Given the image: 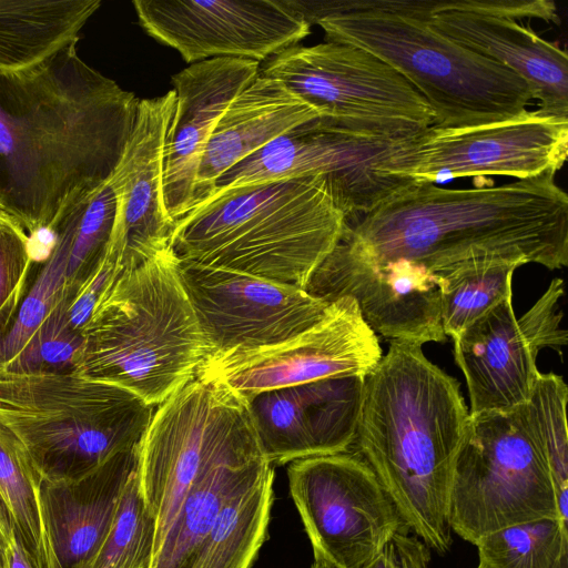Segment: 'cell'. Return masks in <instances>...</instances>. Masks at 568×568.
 Wrapping results in <instances>:
<instances>
[{
    "label": "cell",
    "instance_id": "6da1fadb",
    "mask_svg": "<svg viewBox=\"0 0 568 568\" xmlns=\"http://www.w3.org/2000/svg\"><path fill=\"white\" fill-rule=\"evenodd\" d=\"M77 43L0 72V210L29 235L110 178L136 116L140 99L84 62Z\"/></svg>",
    "mask_w": 568,
    "mask_h": 568
},
{
    "label": "cell",
    "instance_id": "7a4b0ae2",
    "mask_svg": "<svg viewBox=\"0 0 568 568\" xmlns=\"http://www.w3.org/2000/svg\"><path fill=\"white\" fill-rule=\"evenodd\" d=\"M347 236L372 260H405L434 275L485 262L568 264V196L555 174L476 189L408 182Z\"/></svg>",
    "mask_w": 568,
    "mask_h": 568
},
{
    "label": "cell",
    "instance_id": "3957f363",
    "mask_svg": "<svg viewBox=\"0 0 568 568\" xmlns=\"http://www.w3.org/2000/svg\"><path fill=\"white\" fill-rule=\"evenodd\" d=\"M469 423L459 383L422 345L390 341L365 376L354 443L403 521L430 549L449 551L448 498Z\"/></svg>",
    "mask_w": 568,
    "mask_h": 568
},
{
    "label": "cell",
    "instance_id": "277c9868",
    "mask_svg": "<svg viewBox=\"0 0 568 568\" xmlns=\"http://www.w3.org/2000/svg\"><path fill=\"white\" fill-rule=\"evenodd\" d=\"M348 222L321 175L237 187L174 221L179 260L305 290Z\"/></svg>",
    "mask_w": 568,
    "mask_h": 568
},
{
    "label": "cell",
    "instance_id": "5b68a950",
    "mask_svg": "<svg viewBox=\"0 0 568 568\" xmlns=\"http://www.w3.org/2000/svg\"><path fill=\"white\" fill-rule=\"evenodd\" d=\"M436 1L316 0L313 12L329 42L363 49L388 64L425 99L433 126L462 129L511 120L532 99L504 65L437 32Z\"/></svg>",
    "mask_w": 568,
    "mask_h": 568
},
{
    "label": "cell",
    "instance_id": "8992f818",
    "mask_svg": "<svg viewBox=\"0 0 568 568\" xmlns=\"http://www.w3.org/2000/svg\"><path fill=\"white\" fill-rule=\"evenodd\" d=\"M74 372L159 406L195 378L206 347L168 245L116 273L81 329Z\"/></svg>",
    "mask_w": 568,
    "mask_h": 568
},
{
    "label": "cell",
    "instance_id": "52a82bcc",
    "mask_svg": "<svg viewBox=\"0 0 568 568\" xmlns=\"http://www.w3.org/2000/svg\"><path fill=\"white\" fill-rule=\"evenodd\" d=\"M153 413L134 393L75 373L0 371V423L45 481L80 479L139 446Z\"/></svg>",
    "mask_w": 568,
    "mask_h": 568
},
{
    "label": "cell",
    "instance_id": "ba28073f",
    "mask_svg": "<svg viewBox=\"0 0 568 568\" xmlns=\"http://www.w3.org/2000/svg\"><path fill=\"white\" fill-rule=\"evenodd\" d=\"M541 518L560 517L546 448L527 403L469 414L449 489L452 531L476 545L488 534Z\"/></svg>",
    "mask_w": 568,
    "mask_h": 568
},
{
    "label": "cell",
    "instance_id": "9c48e42d",
    "mask_svg": "<svg viewBox=\"0 0 568 568\" xmlns=\"http://www.w3.org/2000/svg\"><path fill=\"white\" fill-rule=\"evenodd\" d=\"M282 81L318 118L304 125L385 143H398L433 126L434 114L420 93L369 52L323 42L293 45L260 70Z\"/></svg>",
    "mask_w": 568,
    "mask_h": 568
},
{
    "label": "cell",
    "instance_id": "30bf717a",
    "mask_svg": "<svg viewBox=\"0 0 568 568\" xmlns=\"http://www.w3.org/2000/svg\"><path fill=\"white\" fill-rule=\"evenodd\" d=\"M237 455L264 456L247 403L226 386L195 377L158 406L139 446L141 491L156 523L154 556L196 476Z\"/></svg>",
    "mask_w": 568,
    "mask_h": 568
},
{
    "label": "cell",
    "instance_id": "8fae6325",
    "mask_svg": "<svg viewBox=\"0 0 568 568\" xmlns=\"http://www.w3.org/2000/svg\"><path fill=\"white\" fill-rule=\"evenodd\" d=\"M287 476L317 568H367L394 534L408 528L358 453L294 460Z\"/></svg>",
    "mask_w": 568,
    "mask_h": 568
},
{
    "label": "cell",
    "instance_id": "7c38bea8",
    "mask_svg": "<svg viewBox=\"0 0 568 568\" xmlns=\"http://www.w3.org/2000/svg\"><path fill=\"white\" fill-rule=\"evenodd\" d=\"M568 120L526 111L518 118L462 129L430 126L395 144L381 171L413 182L556 174L567 159Z\"/></svg>",
    "mask_w": 568,
    "mask_h": 568
},
{
    "label": "cell",
    "instance_id": "4fadbf2b",
    "mask_svg": "<svg viewBox=\"0 0 568 568\" xmlns=\"http://www.w3.org/2000/svg\"><path fill=\"white\" fill-rule=\"evenodd\" d=\"M383 353L354 298L332 302L325 316L270 346L205 358L195 377L226 386L247 402L255 395L324 378L371 373Z\"/></svg>",
    "mask_w": 568,
    "mask_h": 568
},
{
    "label": "cell",
    "instance_id": "5bb4252c",
    "mask_svg": "<svg viewBox=\"0 0 568 568\" xmlns=\"http://www.w3.org/2000/svg\"><path fill=\"white\" fill-rule=\"evenodd\" d=\"M562 296L564 281L556 277L519 318L511 295L453 339L468 388L469 414L505 412L529 399L539 374V351L559 352L567 344V331L560 326Z\"/></svg>",
    "mask_w": 568,
    "mask_h": 568
},
{
    "label": "cell",
    "instance_id": "9a60e30c",
    "mask_svg": "<svg viewBox=\"0 0 568 568\" xmlns=\"http://www.w3.org/2000/svg\"><path fill=\"white\" fill-rule=\"evenodd\" d=\"M206 357L270 346L318 323L331 303L305 290L179 260Z\"/></svg>",
    "mask_w": 568,
    "mask_h": 568
},
{
    "label": "cell",
    "instance_id": "2e32d148",
    "mask_svg": "<svg viewBox=\"0 0 568 568\" xmlns=\"http://www.w3.org/2000/svg\"><path fill=\"white\" fill-rule=\"evenodd\" d=\"M140 26L190 64L214 58L268 60L311 26L283 0H135Z\"/></svg>",
    "mask_w": 568,
    "mask_h": 568
},
{
    "label": "cell",
    "instance_id": "e0dca14e",
    "mask_svg": "<svg viewBox=\"0 0 568 568\" xmlns=\"http://www.w3.org/2000/svg\"><path fill=\"white\" fill-rule=\"evenodd\" d=\"M521 18L559 22L547 0L436 1L427 17L440 34L519 75L539 113L568 120L567 53L518 23Z\"/></svg>",
    "mask_w": 568,
    "mask_h": 568
},
{
    "label": "cell",
    "instance_id": "ac0fdd59",
    "mask_svg": "<svg viewBox=\"0 0 568 568\" xmlns=\"http://www.w3.org/2000/svg\"><path fill=\"white\" fill-rule=\"evenodd\" d=\"M395 144L303 125L234 165L201 202L237 187L321 175L348 220L354 214L367 213L409 182L381 171Z\"/></svg>",
    "mask_w": 568,
    "mask_h": 568
},
{
    "label": "cell",
    "instance_id": "d6986e66",
    "mask_svg": "<svg viewBox=\"0 0 568 568\" xmlns=\"http://www.w3.org/2000/svg\"><path fill=\"white\" fill-rule=\"evenodd\" d=\"M305 291L327 303L354 298L366 324L390 341L423 345L447 338L438 276L405 260L374 261L346 232L314 271Z\"/></svg>",
    "mask_w": 568,
    "mask_h": 568
},
{
    "label": "cell",
    "instance_id": "ffe728a7",
    "mask_svg": "<svg viewBox=\"0 0 568 568\" xmlns=\"http://www.w3.org/2000/svg\"><path fill=\"white\" fill-rule=\"evenodd\" d=\"M175 91L140 99L133 128L108 179L115 219L108 251L122 270L132 268L169 245L174 221L164 200V150Z\"/></svg>",
    "mask_w": 568,
    "mask_h": 568
},
{
    "label": "cell",
    "instance_id": "44dd1931",
    "mask_svg": "<svg viewBox=\"0 0 568 568\" xmlns=\"http://www.w3.org/2000/svg\"><path fill=\"white\" fill-rule=\"evenodd\" d=\"M365 376L324 378L260 393L246 403L265 459L294 460L349 452Z\"/></svg>",
    "mask_w": 568,
    "mask_h": 568
},
{
    "label": "cell",
    "instance_id": "7402d4cb",
    "mask_svg": "<svg viewBox=\"0 0 568 568\" xmlns=\"http://www.w3.org/2000/svg\"><path fill=\"white\" fill-rule=\"evenodd\" d=\"M260 74V62L214 58L172 77L175 104L164 150V200L175 221L194 201L199 168L221 116Z\"/></svg>",
    "mask_w": 568,
    "mask_h": 568
},
{
    "label": "cell",
    "instance_id": "603a6c76",
    "mask_svg": "<svg viewBox=\"0 0 568 568\" xmlns=\"http://www.w3.org/2000/svg\"><path fill=\"white\" fill-rule=\"evenodd\" d=\"M139 446L114 455L80 479L42 480L41 511L55 568H88L91 564L109 532L122 489L139 464Z\"/></svg>",
    "mask_w": 568,
    "mask_h": 568
},
{
    "label": "cell",
    "instance_id": "cb8c5ba5",
    "mask_svg": "<svg viewBox=\"0 0 568 568\" xmlns=\"http://www.w3.org/2000/svg\"><path fill=\"white\" fill-rule=\"evenodd\" d=\"M317 118L318 113L282 81L260 72L230 103L210 138L191 207L209 196L216 181L234 165Z\"/></svg>",
    "mask_w": 568,
    "mask_h": 568
},
{
    "label": "cell",
    "instance_id": "d4e9b609",
    "mask_svg": "<svg viewBox=\"0 0 568 568\" xmlns=\"http://www.w3.org/2000/svg\"><path fill=\"white\" fill-rule=\"evenodd\" d=\"M272 467L262 455H237L206 465L190 486L151 568H187L224 506Z\"/></svg>",
    "mask_w": 568,
    "mask_h": 568
},
{
    "label": "cell",
    "instance_id": "484cf974",
    "mask_svg": "<svg viewBox=\"0 0 568 568\" xmlns=\"http://www.w3.org/2000/svg\"><path fill=\"white\" fill-rule=\"evenodd\" d=\"M100 0H0V72L32 69L65 47Z\"/></svg>",
    "mask_w": 568,
    "mask_h": 568
},
{
    "label": "cell",
    "instance_id": "4316f807",
    "mask_svg": "<svg viewBox=\"0 0 568 568\" xmlns=\"http://www.w3.org/2000/svg\"><path fill=\"white\" fill-rule=\"evenodd\" d=\"M274 467L233 497L195 550L187 568H251L267 535Z\"/></svg>",
    "mask_w": 568,
    "mask_h": 568
},
{
    "label": "cell",
    "instance_id": "83f0119b",
    "mask_svg": "<svg viewBox=\"0 0 568 568\" xmlns=\"http://www.w3.org/2000/svg\"><path fill=\"white\" fill-rule=\"evenodd\" d=\"M42 479L17 437L0 423V504L37 568H55L40 504Z\"/></svg>",
    "mask_w": 568,
    "mask_h": 568
},
{
    "label": "cell",
    "instance_id": "f1b7e54d",
    "mask_svg": "<svg viewBox=\"0 0 568 568\" xmlns=\"http://www.w3.org/2000/svg\"><path fill=\"white\" fill-rule=\"evenodd\" d=\"M519 265L485 261L437 275L444 334L457 337L465 328L513 295L511 281Z\"/></svg>",
    "mask_w": 568,
    "mask_h": 568
},
{
    "label": "cell",
    "instance_id": "f546056e",
    "mask_svg": "<svg viewBox=\"0 0 568 568\" xmlns=\"http://www.w3.org/2000/svg\"><path fill=\"white\" fill-rule=\"evenodd\" d=\"M54 243L27 295L14 321L0 342V368L16 358L36 331L63 297L73 220L68 206L49 227Z\"/></svg>",
    "mask_w": 568,
    "mask_h": 568
},
{
    "label": "cell",
    "instance_id": "4dcf8cb0",
    "mask_svg": "<svg viewBox=\"0 0 568 568\" xmlns=\"http://www.w3.org/2000/svg\"><path fill=\"white\" fill-rule=\"evenodd\" d=\"M486 568H560L568 561L567 523L541 518L488 534L475 545Z\"/></svg>",
    "mask_w": 568,
    "mask_h": 568
},
{
    "label": "cell",
    "instance_id": "1f68e13d",
    "mask_svg": "<svg viewBox=\"0 0 568 568\" xmlns=\"http://www.w3.org/2000/svg\"><path fill=\"white\" fill-rule=\"evenodd\" d=\"M156 523L143 498L139 464L126 480L109 532L88 568H151Z\"/></svg>",
    "mask_w": 568,
    "mask_h": 568
},
{
    "label": "cell",
    "instance_id": "d6a6232c",
    "mask_svg": "<svg viewBox=\"0 0 568 568\" xmlns=\"http://www.w3.org/2000/svg\"><path fill=\"white\" fill-rule=\"evenodd\" d=\"M116 202L108 180L70 204L73 220L63 296L71 298L104 258Z\"/></svg>",
    "mask_w": 568,
    "mask_h": 568
},
{
    "label": "cell",
    "instance_id": "836d02e7",
    "mask_svg": "<svg viewBox=\"0 0 568 568\" xmlns=\"http://www.w3.org/2000/svg\"><path fill=\"white\" fill-rule=\"evenodd\" d=\"M568 388L561 376L539 372L526 402L544 442L556 491L559 517L568 521Z\"/></svg>",
    "mask_w": 568,
    "mask_h": 568
},
{
    "label": "cell",
    "instance_id": "e575fe53",
    "mask_svg": "<svg viewBox=\"0 0 568 568\" xmlns=\"http://www.w3.org/2000/svg\"><path fill=\"white\" fill-rule=\"evenodd\" d=\"M67 305L68 298L62 297L20 354L0 371L16 374L73 373L82 334L70 326Z\"/></svg>",
    "mask_w": 568,
    "mask_h": 568
},
{
    "label": "cell",
    "instance_id": "d590c367",
    "mask_svg": "<svg viewBox=\"0 0 568 568\" xmlns=\"http://www.w3.org/2000/svg\"><path fill=\"white\" fill-rule=\"evenodd\" d=\"M32 264L28 232L14 217L0 210V342L26 296Z\"/></svg>",
    "mask_w": 568,
    "mask_h": 568
},
{
    "label": "cell",
    "instance_id": "8d00e7d4",
    "mask_svg": "<svg viewBox=\"0 0 568 568\" xmlns=\"http://www.w3.org/2000/svg\"><path fill=\"white\" fill-rule=\"evenodd\" d=\"M121 271L118 258L106 250L95 271L68 301L67 318L74 331L81 332L106 284Z\"/></svg>",
    "mask_w": 568,
    "mask_h": 568
},
{
    "label": "cell",
    "instance_id": "74e56055",
    "mask_svg": "<svg viewBox=\"0 0 568 568\" xmlns=\"http://www.w3.org/2000/svg\"><path fill=\"white\" fill-rule=\"evenodd\" d=\"M408 530L394 534L367 568H429L430 548Z\"/></svg>",
    "mask_w": 568,
    "mask_h": 568
},
{
    "label": "cell",
    "instance_id": "f35d334b",
    "mask_svg": "<svg viewBox=\"0 0 568 568\" xmlns=\"http://www.w3.org/2000/svg\"><path fill=\"white\" fill-rule=\"evenodd\" d=\"M12 529L0 504V568H8Z\"/></svg>",
    "mask_w": 568,
    "mask_h": 568
},
{
    "label": "cell",
    "instance_id": "ab89813d",
    "mask_svg": "<svg viewBox=\"0 0 568 568\" xmlns=\"http://www.w3.org/2000/svg\"><path fill=\"white\" fill-rule=\"evenodd\" d=\"M8 568H37L14 532L11 537Z\"/></svg>",
    "mask_w": 568,
    "mask_h": 568
},
{
    "label": "cell",
    "instance_id": "60d3db41",
    "mask_svg": "<svg viewBox=\"0 0 568 568\" xmlns=\"http://www.w3.org/2000/svg\"><path fill=\"white\" fill-rule=\"evenodd\" d=\"M477 568H486V567L478 564ZM560 568H568V561L562 564V566Z\"/></svg>",
    "mask_w": 568,
    "mask_h": 568
},
{
    "label": "cell",
    "instance_id": "b9f144b4",
    "mask_svg": "<svg viewBox=\"0 0 568 568\" xmlns=\"http://www.w3.org/2000/svg\"><path fill=\"white\" fill-rule=\"evenodd\" d=\"M312 568H317V567L313 566Z\"/></svg>",
    "mask_w": 568,
    "mask_h": 568
}]
</instances>
